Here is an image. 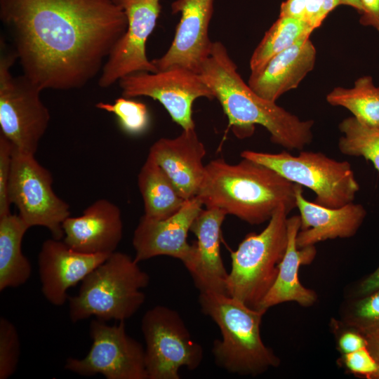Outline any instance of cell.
<instances>
[{
  "instance_id": "cell-29",
  "label": "cell",
  "mask_w": 379,
  "mask_h": 379,
  "mask_svg": "<svg viewBox=\"0 0 379 379\" xmlns=\"http://www.w3.org/2000/svg\"><path fill=\"white\" fill-rule=\"evenodd\" d=\"M341 321L361 332L379 328V289L351 301Z\"/></svg>"
},
{
  "instance_id": "cell-9",
  "label": "cell",
  "mask_w": 379,
  "mask_h": 379,
  "mask_svg": "<svg viewBox=\"0 0 379 379\" xmlns=\"http://www.w3.org/2000/svg\"><path fill=\"white\" fill-rule=\"evenodd\" d=\"M141 329L148 379H180L181 367L192 371L200 366L203 348L175 310L163 305L148 310L142 318Z\"/></svg>"
},
{
  "instance_id": "cell-20",
  "label": "cell",
  "mask_w": 379,
  "mask_h": 379,
  "mask_svg": "<svg viewBox=\"0 0 379 379\" xmlns=\"http://www.w3.org/2000/svg\"><path fill=\"white\" fill-rule=\"evenodd\" d=\"M295 192L301 221L296 236L298 248L314 246L328 239L352 237L366 218V211L361 204L352 202L331 208L307 200L300 185L295 184Z\"/></svg>"
},
{
  "instance_id": "cell-18",
  "label": "cell",
  "mask_w": 379,
  "mask_h": 379,
  "mask_svg": "<svg viewBox=\"0 0 379 379\" xmlns=\"http://www.w3.org/2000/svg\"><path fill=\"white\" fill-rule=\"evenodd\" d=\"M206 150L195 128L182 129L173 138H161L150 147L152 158L170 178L180 195L187 200L196 197L203 182Z\"/></svg>"
},
{
  "instance_id": "cell-14",
  "label": "cell",
  "mask_w": 379,
  "mask_h": 379,
  "mask_svg": "<svg viewBox=\"0 0 379 379\" xmlns=\"http://www.w3.org/2000/svg\"><path fill=\"white\" fill-rule=\"evenodd\" d=\"M214 0H175L171 13H180V20L168 51L152 62L158 71L183 67L198 72L208 56L213 42L208 27Z\"/></svg>"
},
{
  "instance_id": "cell-40",
  "label": "cell",
  "mask_w": 379,
  "mask_h": 379,
  "mask_svg": "<svg viewBox=\"0 0 379 379\" xmlns=\"http://www.w3.org/2000/svg\"><path fill=\"white\" fill-rule=\"evenodd\" d=\"M340 5L349 6L357 10L359 13H361V5L360 0H339Z\"/></svg>"
},
{
  "instance_id": "cell-11",
  "label": "cell",
  "mask_w": 379,
  "mask_h": 379,
  "mask_svg": "<svg viewBox=\"0 0 379 379\" xmlns=\"http://www.w3.org/2000/svg\"><path fill=\"white\" fill-rule=\"evenodd\" d=\"M124 321L109 325L92 320L89 351L81 359H67L65 368L87 377L101 374L107 379H148L145 349L128 335Z\"/></svg>"
},
{
  "instance_id": "cell-13",
  "label": "cell",
  "mask_w": 379,
  "mask_h": 379,
  "mask_svg": "<svg viewBox=\"0 0 379 379\" xmlns=\"http://www.w3.org/2000/svg\"><path fill=\"white\" fill-rule=\"evenodd\" d=\"M127 17V29L105 61L98 79L106 88L139 72H158L146 55V42L161 12L160 0H117Z\"/></svg>"
},
{
  "instance_id": "cell-30",
  "label": "cell",
  "mask_w": 379,
  "mask_h": 379,
  "mask_svg": "<svg viewBox=\"0 0 379 379\" xmlns=\"http://www.w3.org/2000/svg\"><path fill=\"white\" fill-rule=\"evenodd\" d=\"M20 355V342L15 325L0 318V379H8L16 371Z\"/></svg>"
},
{
  "instance_id": "cell-32",
  "label": "cell",
  "mask_w": 379,
  "mask_h": 379,
  "mask_svg": "<svg viewBox=\"0 0 379 379\" xmlns=\"http://www.w3.org/2000/svg\"><path fill=\"white\" fill-rule=\"evenodd\" d=\"M13 146L0 134V217L11 214V203L8 198V183L11 176Z\"/></svg>"
},
{
  "instance_id": "cell-8",
  "label": "cell",
  "mask_w": 379,
  "mask_h": 379,
  "mask_svg": "<svg viewBox=\"0 0 379 379\" xmlns=\"http://www.w3.org/2000/svg\"><path fill=\"white\" fill-rule=\"evenodd\" d=\"M17 60L15 51L1 36L0 134L16 150L35 154L51 116L40 98L42 90L25 75L11 74V68Z\"/></svg>"
},
{
  "instance_id": "cell-25",
  "label": "cell",
  "mask_w": 379,
  "mask_h": 379,
  "mask_svg": "<svg viewBox=\"0 0 379 379\" xmlns=\"http://www.w3.org/2000/svg\"><path fill=\"white\" fill-rule=\"evenodd\" d=\"M326 99L331 105L348 109L360 121L379 126V86L372 77H359L350 88L335 87Z\"/></svg>"
},
{
  "instance_id": "cell-21",
  "label": "cell",
  "mask_w": 379,
  "mask_h": 379,
  "mask_svg": "<svg viewBox=\"0 0 379 379\" xmlns=\"http://www.w3.org/2000/svg\"><path fill=\"white\" fill-rule=\"evenodd\" d=\"M316 55L310 36H305L260 69L251 72L248 84L260 97L276 102L284 93L298 88L314 69Z\"/></svg>"
},
{
  "instance_id": "cell-3",
  "label": "cell",
  "mask_w": 379,
  "mask_h": 379,
  "mask_svg": "<svg viewBox=\"0 0 379 379\" xmlns=\"http://www.w3.org/2000/svg\"><path fill=\"white\" fill-rule=\"evenodd\" d=\"M236 164L210 161L196 197L206 208H218L250 225L269 221L284 206L296 208L295 184L270 168L242 158Z\"/></svg>"
},
{
  "instance_id": "cell-12",
  "label": "cell",
  "mask_w": 379,
  "mask_h": 379,
  "mask_svg": "<svg viewBox=\"0 0 379 379\" xmlns=\"http://www.w3.org/2000/svg\"><path fill=\"white\" fill-rule=\"evenodd\" d=\"M118 82L122 96H144L159 101L182 129L195 128L192 105L197 99H215L214 93L200 74L183 67L135 72L122 77Z\"/></svg>"
},
{
  "instance_id": "cell-34",
  "label": "cell",
  "mask_w": 379,
  "mask_h": 379,
  "mask_svg": "<svg viewBox=\"0 0 379 379\" xmlns=\"http://www.w3.org/2000/svg\"><path fill=\"white\" fill-rule=\"evenodd\" d=\"M361 13L359 22L379 32V0H360Z\"/></svg>"
},
{
  "instance_id": "cell-39",
  "label": "cell",
  "mask_w": 379,
  "mask_h": 379,
  "mask_svg": "<svg viewBox=\"0 0 379 379\" xmlns=\"http://www.w3.org/2000/svg\"><path fill=\"white\" fill-rule=\"evenodd\" d=\"M339 5V0H322L321 21L323 22L328 13Z\"/></svg>"
},
{
  "instance_id": "cell-6",
  "label": "cell",
  "mask_w": 379,
  "mask_h": 379,
  "mask_svg": "<svg viewBox=\"0 0 379 379\" xmlns=\"http://www.w3.org/2000/svg\"><path fill=\"white\" fill-rule=\"evenodd\" d=\"M289 213L279 207L261 232L248 234L231 253L227 295L258 309L275 282L287 247Z\"/></svg>"
},
{
  "instance_id": "cell-38",
  "label": "cell",
  "mask_w": 379,
  "mask_h": 379,
  "mask_svg": "<svg viewBox=\"0 0 379 379\" xmlns=\"http://www.w3.org/2000/svg\"><path fill=\"white\" fill-rule=\"evenodd\" d=\"M366 341L367 348L379 366V328L361 332Z\"/></svg>"
},
{
  "instance_id": "cell-36",
  "label": "cell",
  "mask_w": 379,
  "mask_h": 379,
  "mask_svg": "<svg viewBox=\"0 0 379 379\" xmlns=\"http://www.w3.org/2000/svg\"><path fill=\"white\" fill-rule=\"evenodd\" d=\"M322 0H307L305 20L314 29L321 26Z\"/></svg>"
},
{
  "instance_id": "cell-23",
  "label": "cell",
  "mask_w": 379,
  "mask_h": 379,
  "mask_svg": "<svg viewBox=\"0 0 379 379\" xmlns=\"http://www.w3.org/2000/svg\"><path fill=\"white\" fill-rule=\"evenodd\" d=\"M28 229L18 214L0 217V291L19 287L31 277L32 265L22 251Z\"/></svg>"
},
{
  "instance_id": "cell-28",
  "label": "cell",
  "mask_w": 379,
  "mask_h": 379,
  "mask_svg": "<svg viewBox=\"0 0 379 379\" xmlns=\"http://www.w3.org/2000/svg\"><path fill=\"white\" fill-rule=\"evenodd\" d=\"M98 109L114 114L121 128L127 133L138 135L149 126V114L147 106L139 101L126 97H120L113 103L99 102Z\"/></svg>"
},
{
  "instance_id": "cell-33",
  "label": "cell",
  "mask_w": 379,
  "mask_h": 379,
  "mask_svg": "<svg viewBox=\"0 0 379 379\" xmlns=\"http://www.w3.org/2000/svg\"><path fill=\"white\" fill-rule=\"evenodd\" d=\"M330 327L335 339L336 349L340 354L367 347V341L364 334L343 321L332 319Z\"/></svg>"
},
{
  "instance_id": "cell-27",
  "label": "cell",
  "mask_w": 379,
  "mask_h": 379,
  "mask_svg": "<svg viewBox=\"0 0 379 379\" xmlns=\"http://www.w3.org/2000/svg\"><path fill=\"white\" fill-rule=\"evenodd\" d=\"M338 128L343 133L338 140L340 152L362 157L379 171V126L363 123L352 116L343 119Z\"/></svg>"
},
{
  "instance_id": "cell-19",
  "label": "cell",
  "mask_w": 379,
  "mask_h": 379,
  "mask_svg": "<svg viewBox=\"0 0 379 379\" xmlns=\"http://www.w3.org/2000/svg\"><path fill=\"white\" fill-rule=\"evenodd\" d=\"M64 242L83 253L111 254L123 237L119 208L105 199L88 206L82 215L68 217L62 224Z\"/></svg>"
},
{
  "instance_id": "cell-10",
  "label": "cell",
  "mask_w": 379,
  "mask_h": 379,
  "mask_svg": "<svg viewBox=\"0 0 379 379\" xmlns=\"http://www.w3.org/2000/svg\"><path fill=\"white\" fill-rule=\"evenodd\" d=\"M34 155L13 147L8 198L29 228L46 227L52 238L61 239L62 224L70 216L69 206L55 193L51 172Z\"/></svg>"
},
{
  "instance_id": "cell-35",
  "label": "cell",
  "mask_w": 379,
  "mask_h": 379,
  "mask_svg": "<svg viewBox=\"0 0 379 379\" xmlns=\"http://www.w3.org/2000/svg\"><path fill=\"white\" fill-rule=\"evenodd\" d=\"M306 4L307 0H286L281 4L279 17L305 20Z\"/></svg>"
},
{
  "instance_id": "cell-7",
  "label": "cell",
  "mask_w": 379,
  "mask_h": 379,
  "mask_svg": "<svg viewBox=\"0 0 379 379\" xmlns=\"http://www.w3.org/2000/svg\"><path fill=\"white\" fill-rule=\"evenodd\" d=\"M241 158L265 165L286 180L304 186L316 195L318 205L337 208L354 201L359 185L347 161H337L321 152L300 150L272 154L244 150Z\"/></svg>"
},
{
  "instance_id": "cell-15",
  "label": "cell",
  "mask_w": 379,
  "mask_h": 379,
  "mask_svg": "<svg viewBox=\"0 0 379 379\" xmlns=\"http://www.w3.org/2000/svg\"><path fill=\"white\" fill-rule=\"evenodd\" d=\"M203 204L194 197L185 200L180 209L169 218L157 220L142 215L134 231L132 243L136 262L159 255H168L182 261L190 259L192 244L187 242L191 226Z\"/></svg>"
},
{
  "instance_id": "cell-26",
  "label": "cell",
  "mask_w": 379,
  "mask_h": 379,
  "mask_svg": "<svg viewBox=\"0 0 379 379\" xmlns=\"http://www.w3.org/2000/svg\"><path fill=\"white\" fill-rule=\"evenodd\" d=\"M314 29L305 20L279 17L254 50L250 59L251 72L262 67L273 56L293 46Z\"/></svg>"
},
{
  "instance_id": "cell-5",
  "label": "cell",
  "mask_w": 379,
  "mask_h": 379,
  "mask_svg": "<svg viewBox=\"0 0 379 379\" xmlns=\"http://www.w3.org/2000/svg\"><path fill=\"white\" fill-rule=\"evenodd\" d=\"M149 275L130 255L111 253L81 281L78 293L69 296V316L72 322L91 317L107 321H125L144 304L142 289Z\"/></svg>"
},
{
  "instance_id": "cell-1",
  "label": "cell",
  "mask_w": 379,
  "mask_h": 379,
  "mask_svg": "<svg viewBox=\"0 0 379 379\" xmlns=\"http://www.w3.org/2000/svg\"><path fill=\"white\" fill-rule=\"evenodd\" d=\"M0 19L23 74L42 91L86 86L128 25L117 0H0Z\"/></svg>"
},
{
  "instance_id": "cell-37",
  "label": "cell",
  "mask_w": 379,
  "mask_h": 379,
  "mask_svg": "<svg viewBox=\"0 0 379 379\" xmlns=\"http://www.w3.org/2000/svg\"><path fill=\"white\" fill-rule=\"evenodd\" d=\"M379 289V267L357 286L356 295L363 296Z\"/></svg>"
},
{
  "instance_id": "cell-24",
  "label": "cell",
  "mask_w": 379,
  "mask_h": 379,
  "mask_svg": "<svg viewBox=\"0 0 379 379\" xmlns=\"http://www.w3.org/2000/svg\"><path fill=\"white\" fill-rule=\"evenodd\" d=\"M138 186L144 204L143 215L149 218H169L185 201L168 175L148 156L138 175Z\"/></svg>"
},
{
  "instance_id": "cell-16",
  "label": "cell",
  "mask_w": 379,
  "mask_h": 379,
  "mask_svg": "<svg viewBox=\"0 0 379 379\" xmlns=\"http://www.w3.org/2000/svg\"><path fill=\"white\" fill-rule=\"evenodd\" d=\"M110 254H87L54 238L45 240L38 255L41 292L55 306L68 301L67 291L105 261Z\"/></svg>"
},
{
  "instance_id": "cell-2",
  "label": "cell",
  "mask_w": 379,
  "mask_h": 379,
  "mask_svg": "<svg viewBox=\"0 0 379 379\" xmlns=\"http://www.w3.org/2000/svg\"><path fill=\"white\" fill-rule=\"evenodd\" d=\"M198 73L211 89L239 137L263 126L273 143L288 150H302L313 139V120H301L275 102L265 100L246 84L224 44L213 42Z\"/></svg>"
},
{
  "instance_id": "cell-17",
  "label": "cell",
  "mask_w": 379,
  "mask_h": 379,
  "mask_svg": "<svg viewBox=\"0 0 379 379\" xmlns=\"http://www.w3.org/2000/svg\"><path fill=\"white\" fill-rule=\"evenodd\" d=\"M227 214L218 208L202 209L190 231L197 240L190 259L184 264L200 293L227 295V272L220 248L221 227Z\"/></svg>"
},
{
  "instance_id": "cell-22",
  "label": "cell",
  "mask_w": 379,
  "mask_h": 379,
  "mask_svg": "<svg viewBox=\"0 0 379 379\" xmlns=\"http://www.w3.org/2000/svg\"><path fill=\"white\" fill-rule=\"evenodd\" d=\"M300 224V215L288 218L287 247L279 265V272L275 282L259 305V310L267 311L271 307L291 301L302 307H310L317 301L316 293L303 286L298 277L300 267L310 264L317 253L314 246L298 248L296 236Z\"/></svg>"
},
{
  "instance_id": "cell-31",
  "label": "cell",
  "mask_w": 379,
  "mask_h": 379,
  "mask_svg": "<svg viewBox=\"0 0 379 379\" xmlns=\"http://www.w3.org/2000/svg\"><path fill=\"white\" fill-rule=\"evenodd\" d=\"M337 364L356 377L379 379V366L367 347L340 354Z\"/></svg>"
},
{
  "instance_id": "cell-4",
  "label": "cell",
  "mask_w": 379,
  "mask_h": 379,
  "mask_svg": "<svg viewBox=\"0 0 379 379\" xmlns=\"http://www.w3.org/2000/svg\"><path fill=\"white\" fill-rule=\"evenodd\" d=\"M199 302L201 312L220 330L222 338L214 341L212 349L218 366L232 373L256 376L279 365V358L260 335L266 311L216 293H200Z\"/></svg>"
}]
</instances>
